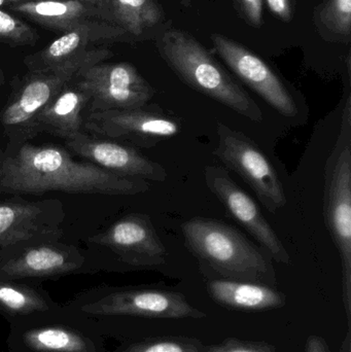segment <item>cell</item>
Segmentation results:
<instances>
[{
	"mask_svg": "<svg viewBox=\"0 0 351 352\" xmlns=\"http://www.w3.org/2000/svg\"><path fill=\"white\" fill-rule=\"evenodd\" d=\"M76 80L90 94L88 113L140 109L155 95L148 80L127 62H98L80 69Z\"/></svg>",
	"mask_w": 351,
	"mask_h": 352,
	"instance_id": "cell-8",
	"label": "cell"
},
{
	"mask_svg": "<svg viewBox=\"0 0 351 352\" xmlns=\"http://www.w3.org/2000/svg\"><path fill=\"white\" fill-rule=\"evenodd\" d=\"M340 352H351V332L350 327L348 329V334H346V339H344L343 343H342L341 349Z\"/></svg>",
	"mask_w": 351,
	"mask_h": 352,
	"instance_id": "cell-30",
	"label": "cell"
},
{
	"mask_svg": "<svg viewBox=\"0 0 351 352\" xmlns=\"http://www.w3.org/2000/svg\"><path fill=\"white\" fill-rule=\"evenodd\" d=\"M127 32L117 25L106 21L91 20L76 25L62 33L47 47L28 56L25 64L29 70L47 69L67 61L97 45L121 41Z\"/></svg>",
	"mask_w": 351,
	"mask_h": 352,
	"instance_id": "cell-17",
	"label": "cell"
},
{
	"mask_svg": "<svg viewBox=\"0 0 351 352\" xmlns=\"http://www.w3.org/2000/svg\"><path fill=\"white\" fill-rule=\"evenodd\" d=\"M192 1H194V0H183V4H185V6H190Z\"/></svg>",
	"mask_w": 351,
	"mask_h": 352,
	"instance_id": "cell-34",
	"label": "cell"
},
{
	"mask_svg": "<svg viewBox=\"0 0 351 352\" xmlns=\"http://www.w3.org/2000/svg\"><path fill=\"white\" fill-rule=\"evenodd\" d=\"M38 38L36 31L26 22L0 10V43L10 45H34Z\"/></svg>",
	"mask_w": 351,
	"mask_h": 352,
	"instance_id": "cell-25",
	"label": "cell"
},
{
	"mask_svg": "<svg viewBox=\"0 0 351 352\" xmlns=\"http://www.w3.org/2000/svg\"><path fill=\"white\" fill-rule=\"evenodd\" d=\"M84 1L90 2V3L94 4V6H99V8H104L105 10H107V12H109V8H107L106 0H84ZM109 14H111V12H109Z\"/></svg>",
	"mask_w": 351,
	"mask_h": 352,
	"instance_id": "cell-31",
	"label": "cell"
},
{
	"mask_svg": "<svg viewBox=\"0 0 351 352\" xmlns=\"http://www.w3.org/2000/svg\"><path fill=\"white\" fill-rule=\"evenodd\" d=\"M270 10L274 16L284 22H291L293 18V8L291 0H266Z\"/></svg>",
	"mask_w": 351,
	"mask_h": 352,
	"instance_id": "cell-28",
	"label": "cell"
},
{
	"mask_svg": "<svg viewBox=\"0 0 351 352\" xmlns=\"http://www.w3.org/2000/svg\"><path fill=\"white\" fill-rule=\"evenodd\" d=\"M326 225L339 250L343 274V304L351 322V96L346 97L339 136L325 168Z\"/></svg>",
	"mask_w": 351,
	"mask_h": 352,
	"instance_id": "cell-6",
	"label": "cell"
},
{
	"mask_svg": "<svg viewBox=\"0 0 351 352\" xmlns=\"http://www.w3.org/2000/svg\"><path fill=\"white\" fill-rule=\"evenodd\" d=\"M111 56L113 53L105 47H92L54 67L29 70L12 90L0 115L10 144L32 140L35 118L61 89L82 68L105 61Z\"/></svg>",
	"mask_w": 351,
	"mask_h": 352,
	"instance_id": "cell-5",
	"label": "cell"
},
{
	"mask_svg": "<svg viewBox=\"0 0 351 352\" xmlns=\"http://www.w3.org/2000/svg\"><path fill=\"white\" fill-rule=\"evenodd\" d=\"M5 82V78H4L3 72H2L1 68H0V86L4 84Z\"/></svg>",
	"mask_w": 351,
	"mask_h": 352,
	"instance_id": "cell-33",
	"label": "cell"
},
{
	"mask_svg": "<svg viewBox=\"0 0 351 352\" xmlns=\"http://www.w3.org/2000/svg\"><path fill=\"white\" fill-rule=\"evenodd\" d=\"M210 298L220 305L234 309L258 311L286 305V295L269 285L249 281L212 279L207 283Z\"/></svg>",
	"mask_w": 351,
	"mask_h": 352,
	"instance_id": "cell-21",
	"label": "cell"
},
{
	"mask_svg": "<svg viewBox=\"0 0 351 352\" xmlns=\"http://www.w3.org/2000/svg\"><path fill=\"white\" fill-rule=\"evenodd\" d=\"M90 240L109 248L128 267L156 268L166 262V248L148 215H126Z\"/></svg>",
	"mask_w": 351,
	"mask_h": 352,
	"instance_id": "cell-14",
	"label": "cell"
},
{
	"mask_svg": "<svg viewBox=\"0 0 351 352\" xmlns=\"http://www.w3.org/2000/svg\"><path fill=\"white\" fill-rule=\"evenodd\" d=\"M203 352H276L275 349L266 342L226 339L218 345L205 347Z\"/></svg>",
	"mask_w": 351,
	"mask_h": 352,
	"instance_id": "cell-26",
	"label": "cell"
},
{
	"mask_svg": "<svg viewBox=\"0 0 351 352\" xmlns=\"http://www.w3.org/2000/svg\"><path fill=\"white\" fill-rule=\"evenodd\" d=\"M241 10L251 26L259 27L263 24V0H239Z\"/></svg>",
	"mask_w": 351,
	"mask_h": 352,
	"instance_id": "cell-27",
	"label": "cell"
},
{
	"mask_svg": "<svg viewBox=\"0 0 351 352\" xmlns=\"http://www.w3.org/2000/svg\"><path fill=\"white\" fill-rule=\"evenodd\" d=\"M150 190L148 180L104 170L90 162H78L57 146L10 144L0 158V192L133 196Z\"/></svg>",
	"mask_w": 351,
	"mask_h": 352,
	"instance_id": "cell-1",
	"label": "cell"
},
{
	"mask_svg": "<svg viewBox=\"0 0 351 352\" xmlns=\"http://www.w3.org/2000/svg\"><path fill=\"white\" fill-rule=\"evenodd\" d=\"M63 217L57 200L0 201V256L31 244L57 241Z\"/></svg>",
	"mask_w": 351,
	"mask_h": 352,
	"instance_id": "cell-10",
	"label": "cell"
},
{
	"mask_svg": "<svg viewBox=\"0 0 351 352\" xmlns=\"http://www.w3.org/2000/svg\"><path fill=\"white\" fill-rule=\"evenodd\" d=\"M66 318L103 338L135 340L146 320H201L206 314L183 294L135 287H98L78 294L62 305Z\"/></svg>",
	"mask_w": 351,
	"mask_h": 352,
	"instance_id": "cell-2",
	"label": "cell"
},
{
	"mask_svg": "<svg viewBox=\"0 0 351 352\" xmlns=\"http://www.w3.org/2000/svg\"><path fill=\"white\" fill-rule=\"evenodd\" d=\"M206 186L226 206L232 217L265 248L273 260L290 264L291 258L278 234L262 214L255 201L241 190L222 167L207 166L204 171Z\"/></svg>",
	"mask_w": 351,
	"mask_h": 352,
	"instance_id": "cell-15",
	"label": "cell"
},
{
	"mask_svg": "<svg viewBox=\"0 0 351 352\" xmlns=\"http://www.w3.org/2000/svg\"><path fill=\"white\" fill-rule=\"evenodd\" d=\"M90 101L88 91L80 86L74 76L35 118L33 138L45 132L65 140L84 132V113L88 111Z\"/></svg>",
	"mask_w": 351,
	"mask_h": 352,
	"instance_id": "cell-18",
	"label": "cell"
},
{
	"mask_svg": "<svg viewBox=\"0 0 351 352\" xmlns=\"http://www.w3.org/2000/svg\"><path fill=\"white\" fill-rule=\"evenodd\" d=\"M113 23L132 36H142L165 18L157 0H106Z\"/></svg>",
	"mask_w": 351,
	"mask_h": 352,
	"instance_id": "cell-22",
	"label": "cell"
},
{
	"mask_svg": "<svg viewBox=\"0 0 351 352\" xmlns=\"http://www.w3.org/2000/svg\"><path fill=\"white\" fill-rule=\"evenodd\" d=\"M212 39L214 50L225 63L268 104L284 117L298 116L294 94L261 58L223 35H212Z\"/></svg>",
	"mask_w": 351,
	"mask_h": 352,
	"instance_id": "cell-13",
	"label": "cell"
},
{
	"mask_svg": "<svg viewBox=\"0 0 351 352\" xmlns=\"http://www.w3.org/2000/svg\"><path fill=\"white\" fill-rule=\"evenodd\" d=\"M218 146L214 155L237 173L257 195L270 212H278L286 204L282 182L259 146L247 135L218 123Z\"/></svg>",
	"mask_w": 351,
	"mask_h": 352,
	"instance_id": "cell-7",
	"label": "cell"
},
{
	"mask_svg": "<svg viewBox=\"0 0 351 352\" xmlns=\"http://www.w3.org/2000/svg\"><path fill=\"white\" fill-rule=\"evenodd\" d=\"M157 47L185 84L251 121L263 120L259 105L193 36L169 29L161 35Z\"/></svg>",
	"mask_w": 351,
	"mask_h": 352,
	"instance_id": "cell-4",
	"label": "cell"
},
{
	"mask_svg": "<svg viewBox=\"0 0 351 352\" xmlns=\"http://www.w3.org/2000/svg\"><path fill=\"white\" fill-rule=\"evenodd\" d=\"M199 341L187 337L136 339L126 341L115 351L109 352H203Z\"/></svg>",
	"mask_w": 351,
	"mask_h": 352,
	"instance_id": "cell-23",
	"label": "cell"
},
{
	"mask_svg": "<svg viewBox=\"0 0 351 352\" xmlns=\"http://www.w3.org/2000/svg\"><path fill=\"white\" fill-rule=\"evenodd\" d=\"M181 230L190 252L220 279L276 285L271 261L234 228L196 217L183 223Z\"/></svg>",
	"mask_w": 351,
	"mask_h": 352,
	"instance_id": "cell-3",
	"label": "cell"
},
{
	"mask_svg": "<svg viewBox=\"0 0 351 352\" xmlns=\"http://www.w3.org/2000/svg\"><path fill=\"white\" fill-rule=\"evenodd\" d=\"M305 352H332L323 337L310 335L307 338Z\"/></svg>",
	"mask_w": 351,
	"mask_h": 352,
	"instance_id": "cell-29",
	"label": "cell"
},
{
	"mask_svg": "<svg viewBox=\"0 0 351 352\" xmlns=\"http://www.w3.org/2000/svg\"><path fill=\"white\" fill-rule=\"evenodd\" d=\"M324 28L339 39H350L351 0H327L319 12Z\"/></svg>",
	"mask_w": 351,
	"mask_h": 352,
	"instance_id": "cell-24",
	"label": "cell"
},
{
	"mask_svg": "<svg viewBox=\"0 0 351 352\" xmlns=\"http://www.w3.org/2000/svg\"><path fill=\"white\" fill-rule=\"evenodd\" d=\"M21 1H23V0H0V8L10 6V4L19 3Z\"/></svg>",
	"mask_w": 351,
	"mask_h": 352,
	"instance_id": "cell-32",
	"label": "cell"
},
{
	"mask_svg": "<svg viewBox=\"0 0 351 352\" xmlns=\"http://www.w3.org/2000/svg\"><path fill=\"white\" fill-rule=\"evenodd\" d=\"M91 271L86 256L72 245L39 242L0 256V279L24 281L59 278Z\"/></svg>",
	"mask_w": 351,
	"mask_h": 352,
	"instance_id": "cell-11",
	"label": "cell"
},
{
	"mask_svg": "<svg viewBox=\"0 0 351 352\" xmlns=\"http://www.w3.org/2000/svg\"><path fill=\"white\" fill-rule=\"evenodd\" d=\"M65 144L74 155L104 170L152 182L166 179L164 167L125 144L93 138L86 132L67 138Z\"/></svg>",
	"mask_w": 351,
	"mask_h": 352,
	"instance_id": "cell-16",
	"label": "cell"
},
{
	"mask_svg": "<svg viewBox=\"0 0 351 352\" xmlns=\"http://www.w3.org/2000/svg\"><path fill=\"white\" fill-rule=\"evenodd\" d=\"M8 352H107L104 338L61 316L8 324Z\"/></svg>",
	"mask_w": 351,
	"mask_h": 352,
	"instance_id": "cell-9",
	"label": "cell"
},
{
	"mask_svg": "<svg viewBox=\"0 0 351 352\" xmlns=\"http://www.w3.org/2000/svg\"><path fill=\"white\" fill-rule=\"evenodd\" d=\"M84 130L101 138L129 140L139 146H152L161 140L181 133V125L175 118L144 107L88 113L84 117Z\"/></svg>",
	"mask_w": 351,
	"mask_h": 352,
	"instance_id": "cell-12",
	"label": "cell"
},
{
	"mask_svg": "<svg viewBox=\"0 0 351 352\" xmlns=\"http://www.w3.org/2000/svg\"><path fill=\"white\" fill-rule=\"evenodd\" d=\"M62 305L39 285L0 279V316L8 324L55 318Z\"/></svg>",
	"mask_w": 351,
	"mask_h": 352,
	"instance_id": "cell-20",
	"label": "cell"
},
{
	"mask_svg": "<svg viewBox=\"0 0 351 352\" xmlns=\"http://www.w3.org/2000/svg\"><path fill=\"white\" fill-rule=\"evenodd\" d=\"M8 8L43 26L62 32L91 20L106 21L115 24L107 10L84 0H23Z\"/></svg>",
	"mask_w": 351,
	"mask_h": 352,
	"instance_id": "cell-19",
	"label": "cell"
}]
</instances>
